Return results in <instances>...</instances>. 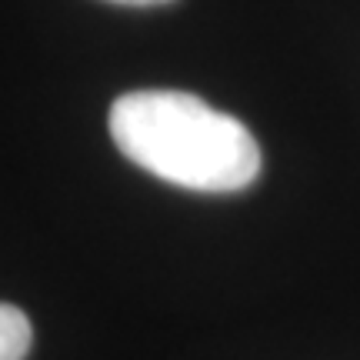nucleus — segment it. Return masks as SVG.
<instances>
[{"label": "nucleus", "instance_id": "nucleus-1", "mask_svg": "<svg viewBox=\"0 0 360 360\" xmlns=\"http://www.w3.org/2000/svg\"><path fill=\"white\" fill-rule=\"evenodd\" d=\"M117 150L147 174L200 193H233L260 174L254 134L184 90H134L110 107Z\"/></svg>", "mask_w": 360, "mask_h": 360}, {"label": "nucleus", "instance_id": "nucleus-2", "mask_svg": "<svg viewBox=\"0 0 360 360\" xmlns=\"http://www.w3.org/2000/svg\"><path fill=\"white\" fill-rule=\"evenodd\" d=\"M34 330L20 307L0 304V360H24L30 350Z\"/></svg>", "mask_w": 360, "mask_h": 360}, {"label": "nucleus", "instance_id": "nucleus-3", "mask_svg": "<svg viewBox=\"0 0 360 360\" xmlns=\"http://www.w3.org/2000/svg\"><path fill=\"white\" fill-rule=\"evenodd\" d=\"M110 4H124V7H157V4H170V0H110Z\"/></svg>", "mask_w": 360, "mask_h": 360}]
</instances>
